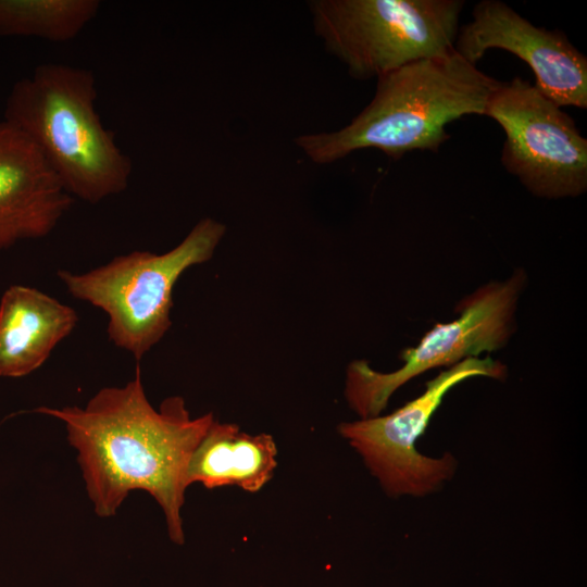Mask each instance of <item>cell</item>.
Instances as JSON below:
<instances>
[{"label":"cell","mask_w":587,"mask_h":587,"mask_svg":"<svg viewBox=\"0 0 587 587\" xmlns=\"http://www.w3.org/2000/svg\"><path fill=\"white\" fill-rule=\"evenodd\" d=\"M485 115L503 129L501 162L534 196L575 198L587 190V139L528 80L501 82Z\"/></svg>","instance_id":"obj_8"},{"label":"cell","mask_w":587,"mask_h":587,"mask_svg":"<svg viewBox=\"0 0 587 587\" xmlns=\"http://www.w3.org/2000/svg\"><path fill=\"white\" fill-rule=\"evenodd\" d=\"M226 233L211 217L199 221L170 251H133L85 273L60 270L68 294L108 316L107 334L139 362L172 326L173 288L189 267L209 261Z\"/></svg>","instance_id":"obj_4"},{"label":"cell","mask_w":587,"mask_h":587,"mask_svg":"<svg viewBox=\"0 0 587 587\" xmlns=\"http://www.w3.org/2000/svg\"><path fill=\"white\" fill-rule=\"evenodd\" d=\"M507 374V366L490 357L465 359L440 372L426 383L422 395L392 413L341 423L338 432L388 496L430 495L449 482L458 467L451 453L433 458L415 446L433 414L455 385L476 376L504 380Z\"/></svg>","instance_id":"obj_7"},{"label":"cell","mask_w":587,"mask_h":587,"mask_svg":"<svg viewBox=\"0 0 587 587\" xmlns=\"http://www.w3.org/2000/svg\"><path fill=\"white\" fill-rule=\"evenodd\" d=\"M72 202L34 143L0 121V251L48 236Z\"/></svg>","instance_id":"obj_10"},{"label":"cell","mask_w":587,"mask_h":587,"mask_svg":"<svg viewBox=\"0 0 587 587\" xmlns=\"http://www.w3.org/2000/svg\"><path fill=\"white\" fill-rule=\"evenodd\" d=\"M34 412L64 423L98 516H113L130 491L145 490L161 507L171 540L184 544L180 511L187 466L215 420L212 413L191 417L179 396L155 409L139 365L132 380L100 389L84 408L39 407Z\"/></svg>","instance_id":"obj_1"},{"label":"cell","mask_w":587,"mask_h":587,"mask_svg":"<svg viewBox=\"0 0 587 587\" xmlns=\"http://www.w3.org/2000/svg\"><path fill=\"white\" fill-rule=\"evenodd\" d=\"M99 0H0V35L74 39L95 18Z\"/></svg>","instance_id":"obj_13"},{"label":"cell","mask_w":587,"mask_h":587,"mask_svg":"<svg viewBox=\"0 0 587 587\" xmlns=\"http://www.w3.org/2000/svg\"><path fill=\"white\" fill-rule=\"evenodd\" d=\"M526 280L525 272L516 268L508 279L467 295L455 308L459 317L436 324L416 347L405 349L403 365L394 372H377L366 361L351 362L345 387L349 407L360 419L380 415L394 392L414 377L503 348L515 330V311Z\"/></svg>","instance_id":"obj_6"},{"label":"cell","mask_w":587,"mask_h":587,"mask_svg":"<svg viewBox=\"0 0 587 587\" xmlns=\"http://www.w3.org/2000/svg\"><path fill=\"white\" fill-rule=\"evenodd\" d=\"M77 322L72 307L37 288L11 285L0 299V377L41 367Z\"/></svg>","instance_id":"obj_11"},{"label":"cell","mask_w":587,"mask_h":587,"mask_svg":"<svg viewBox=\"0 0 587 587\" xmlns=\"http://www.w3.org/2000/svg\"><path fill=\"white\" fill-rule=\"evenodd\" d=\"M500 83L455 50L416 61L378 77L373 99L348 125L300 135L295 143L316 164L367 148L394 160L414 150L437 152L450 138L447 125L465 115H485Z\"/></svg>","instance_id":"obj_2"},{"label":"cell","mask_w":587,"mask_h":587,"mask_svg":"<svg viewBox=\"0 0 587 587\" xmlns=\"http://www.w3.org/2000/svg\"><path fill=\"white\" fill-rule=\"evenodd\" d=\"M276 455L271 435H250L236 424L214 420L190 457L187 484L200 483L208 489L237 486L257 492L272 478Z\"/></svg>","instance_id":"obj_12"},{"label":"cell","mask_w":587,"mask_h":587,"mask_svg":"<svg viewBox=\"0 0 587 587\" xmlns=\"http://www.w3.org/2000/svg\"><path fill=\"white\" fill-rule=\"evenodd\" d=\"M91 71L45 63L17 80L4 120L38 149L64 189L90 204L127 189L132 161L96 110Z\"/></svg>","instance_id":"obj_3"},{"label":"cell","mask_w":587,"mask_h":587,"mask_svg":"<svg viewBox=\"0 0 587 587\" xmlns=\"http://www.w3.org/2000/svg\"><path fill=\"white\" fill-rule=\"evenodd\" d=\"M461 0H313L315 34L357 79L454 51Z\"/></svg>","instance_id":"obj_5"},{"label":"cell","mask_w":587,"mask_h":587,"mask_svg":"<svg viewBox=\"0 0 587 587\" xmlns=\"http://www.w3.org/2000/svg\"><path fill=\"white\" fill-rule=\"evenodd\" d=\"M490 49L523 60L534 86L560 108L587 109V58L559 29L537 27L499 0H483L459 28L454 50L476 64Z\"/></svg>","instance_id":"obj_9"}]
</instances>
